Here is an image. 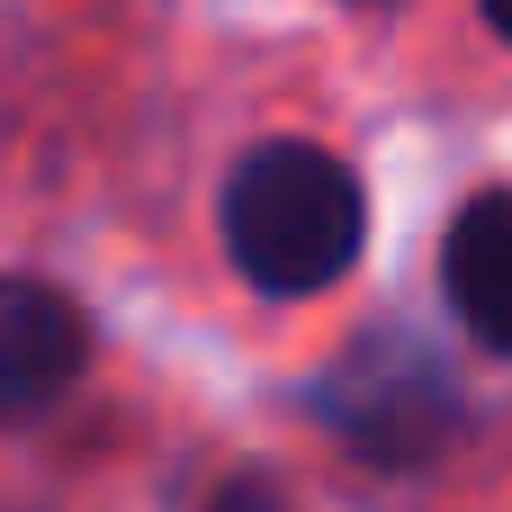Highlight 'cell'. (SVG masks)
<instances>
[{"mask_svg":"<svg viewBox=\"0 0 512 512\" xmlns=\"http://www.w3.org/2000/svg\"><path fill=\"white\" fill-rule=\"evenodd\" d=\"M441 288L459 306V324L486 342V351H512V189H486L450 216V243H441Z\"/></svg>","mask_w":512,"mask_h":512,"instance_id":"cell-4","label":"cell"},{"mask_svg":"<svg viewBox=\"0 0 512 512\" xmlns=\"http://www.w3.org/2000/svg\"><path fill=\"white\" fill-rule=\"evenodd\" d=\"M369 243L360 171L324 144H252L225 180V252L261 297H315L333 288Z\"/></svg>","mask_w":512,"mask_h":512,"instance_id":"cell-1","label":"cell"},{"mask_svg":"<svg viewBox=\"0 0 512 512\" xmlns=\"http://www.w3.org/2000/svg\"><path fill=\"white\" fill-rule=\"evenodd\" d=\"M486 18H495V36H512V0H486Z\"/></svg>","mask_w":512,"mask_h":512,"instance_id":"cell-6","label":"cell"},{"mask_svg":"<svg viewBox=\"0 0 512 512\" xmlns=\"http://www.w3.org/2000/svg\"><path fill=\"white\" fill-rule=\"evenodd\" d=\"M324 423L360 450V459H387V468H414L432 459L441 441H459V387L450 369L387 333V342H360L333 378H324Z\"/></svg>","mask_w":512,"mask_h":512,"instance_id":"cell-2","label":"cell"},{"mask_svg":"<svg viewBox=\"0 0 512 512\" xmlns=\"http://www.w3.org/2000/svg\"><path fill=\"white\" fill-rule=\"evenodd\" d=\"M90 360V324L54 279H0V432L45 414Z\"/></svg>","mask_w":512,"mask_h":512,"instance_id":"cell-3","label":"cell"},{"mask_svg":"<svg viewBox=\"0 0 512 512\" xmlns=\"http://www.w3.org/2000/svg\"><path fill=\"white\" fill-rule=\"evenodd\" d=\"M207 512H288V495H279L270 477H225V486H216V504H207Z\"/></svg>","mask_w":512,"mask_h":512,"instance_id":"cell-5","label":"cell"}]
</instances>
